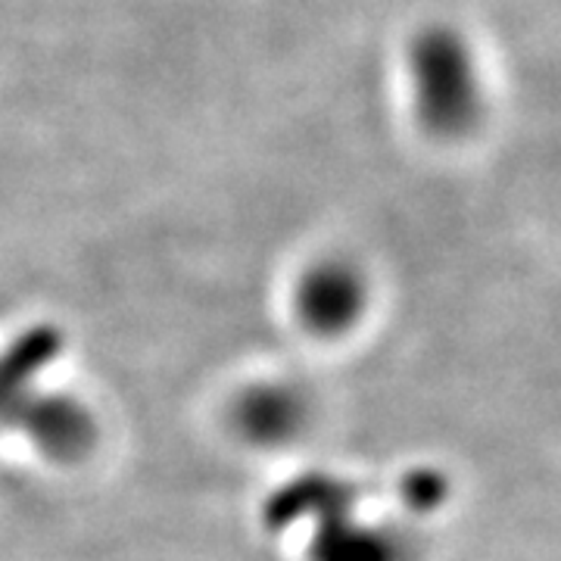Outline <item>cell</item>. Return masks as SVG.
Masks as SVG:
<instances>
[{
  "label": "cell",
  "instance_id": "6da1fadb",
  "mask_svg": "<svg viewBox=\"0 0 561 561\" xmlns=\"http://www.w3.org/2000/svg\"><path fill=\"white\" fill-rule=\"evenodd\" d=\"M409 106L427 138L459 144L490 116V81L474 38L456 22H427L405 44Z\"/></svg>",
  "mask_w": 561,
  "mask_h": 561
}]
</instances>
